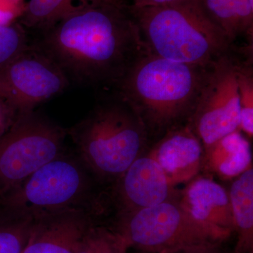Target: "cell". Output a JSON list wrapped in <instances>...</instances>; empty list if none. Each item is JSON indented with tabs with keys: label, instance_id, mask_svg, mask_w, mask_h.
I'll use <instances>...</instances> for the list:
<instances>
[{
	"label": "cell",
	"instance_id": "cell-10",
	"mask_svg": "<svg viewBox=\"0 0 253 253\" xmlns=\"http://www.w3.org/2000/svg\"><path fill=\"white\" fill-rule=\"evenodd\" d=\"M158 163L148 156L136 158L109 188L110 202L116 214H126L178 199Z\"/></svg>",
	"mask_w": 253,
	"mask_h": 253
},
{
	"label": "cell",
	"instance_id": "cell-20",
	"mask_svg": "<svg viewBox=\"0 0 253 253\" xmlns=\"http://www.w3.org/2000/svg\"><path fill=\"white\" fill-rule=\"evenodd\" d=\"M252 57L246 62L237 61L236 81L239 89L240 109L239 129L248 137L253 135V68Z\"/></svg>",
	"mask_w": 253,
	"mask_h": 253
},
{
	"label": "cell",
	"instance_id": "cell-21",
	"mask_svg": "<svg viewBox=\"0 0 253 253\" xmlns=\"http://www.w3.org/2000/svg\"><path fill=\"white\" fill-rule=\"evenodd\" d=\"M31 44L27 31L21 23L0 24V68L24 52Z\"/></svg>",
	"mask_w": 253,
	"mask_h": 253
},
{
	"label": "cell",
	"instance_id": "cell-2",
	"mask_svg": "<svg viewBox=\"0 0 253 253\" xmlns=\"http://www.w3.org/2000/svg\"><path fill=\"white\" fill-rule=\"evenodd\" d=\"M210 66L175 62L145 51L116 84L118 96L137 113L149 134H164L188 121Z\"/></svg>",
	"mask_w": 253,
	"mask_h": 253
},
{
	"label": "cell",
	"instance_id": "cell-26",
	"mask_svg": "<svg viewBox=\"0 0 253 253\" xmlns=\"http://www.w3.org/2000/svg\"><path fill=\"white\" fill-rule=\"evenodd\" d=\"M0 99H3L2 98H1V95H0Z\"/></svg>",
	"mask_w": 253,
	"mask_h": 253
},
{
	"label": "cell",
	"instance_id": "cell-9",
	"mask_svg": "<svg viewBox=\"0 0 253 253\" xmlns=\"http://www.w3.org/2000/svg\"><path fill=\"white\" fill-rule=\"evenodd\" d=\"M70 85L62 71L32 44L0 68V95L18 115L34 111Z\"/></svg>",
	"mask_w": 253,
	"mask_h": 253
},
{
	"label": "cell",
	"instance_id": "cell-6",
	"mask_svg": "<svg viewBox=\"0 0 253 253\" xmlns=\"http://www.w3.org/2000/svg\"><path fill=\"white\" fill-rule=\"evenodd\" d=\"M113 226L126 239L129 249L141 252L173 253L223 243L195 221L181 208L178 199L135 212L116 214Z\"/></svg>",
	"mask_w": 253,
	"mask_h": 253
},
{
	"label": "cell",
	"instance_id": "cell-8",
	"mask_svg": "<svg viewBox=\"0 0 253 253\" xmlns=\"http://www.w3.org/2000/svg\"><path fill=\"white\" fill-rule=\"evenodd\" d=\"M236 62L230 51L208 67L199 97L187 121L203 146L239 129L241 109Z\"/></svg>",
	"mask_w": 253,
	"mask_h": 253
},
{
	"label": "cell",
	"instance_id": "cell-4",
	"mask_svg": "<svg viewBox=\"0 0 253 253\" xmlns=\"http://www.w3.org/2000/svg\"><path fill=\"white\" fill-rule=\"evenodd\" d=\"M67 134L76 154L107 189L144 155L149 136L137 113L118 96L95 106Z\"/></svg>",
	"mask_w": 253,
	"mask_h": 253
},
{
	"label": "cell",
	"instance_id": "cell-7",
	"mask_svg": "<svg viewBox=\"0 0 253 253\" xmlns=\"http://www.w3.org/2000/svg\"><path fill=\"white\" fill-rule=\"evenodd\" d=\"M67 135V129L35 111L18 115L0 138V195L62 154Z\"/></svg>",
	"mask_w": 253,
	"mask_h": 253
},
{
	"label": "cell",
	"instance_id": "cell-3",
	"mask_svg": "<svg viewBox=\"0 0 253 253\" xmlns=\"http://www.w3.org/2000/svg\"><path fill=\"white\" fill-rule=\"evenodd\" d=\"M129 9L145 51L175 62L208 66L233 48L225 31L213 21L202 0Z\"/></svg>",
	"mask_w": 253,
	"mask_h": 253
},
{
	"label": "cell",
	"instance_id": "cell-25",
	"mask_svg": "<svg viewBox=\"0 0 253 253\" xmlns=\"http://www.w3.org/2000/svg\"><path fill=\"white\" fill-rule=\"evenodd\" d=\"M139 253H149L141 252V251H139Z\"/></svg>",
	"mask_w": 253,
	"mask_h": 253
},
{
	"label": "cell",
	"instance_id": "cell-17",
	"mask_svg": "<svg viewBox=\"0 0 253 253\" xmlns=\"http://www.w3.org/2000/svg\"><path fill=\"white\" fill-rule=\"evenodd\" d=\"M33 219L31 213L6 204L0 195V253H23Z\"/></svg>",
	"mask_w": 253,
	"mask_h": 253
},
{
	"label": "cell",
	"instance_id": "cell-18",
	"mask_svg": "<svg viewBox=\"0 0 253 253\" xmlns=\"http://www.w3.org/2000/svg\"><path fill=\"white\" fill-rule=\"evenodd\" d=\"M106 0H29L20 16V23L33 31H45L73 9Z\"/></svg>",
	"mask_w": 253,
	"mask_h": 253
},
{
	"label": "cell",
	"instance_id": "cell-19",
	"mask_svg": "<svg viewBox=\"0 0 253 253\" xmlns=\"http://www.w3.org/2000/svg\"><path fill=\"white\" fill-rule=\"evenodd\" d=\"M129 249L126 239L113 226L96 220L83 236L77 253H127Z\"/></svg>",
	"mask_w": 253,
	"mask_h": 253
},
{
	"label": "cell",
	"instance_id": "cell-11",
	"mask_svg": "<svg viewBox=\"0 0 253 253\" xmlns=\"http://www.w3.org/2000/svg\"><path fill=\"white\" fill-rule=\"evenodd\" d=\"M179 191L178 201L195 221L221 242L234 232L229 193L210 176L197 175Z\"/></svg>",
	"mask_w": 253,
	"mask_h": 253
},
{
	"label": "cell",
	"instance_id": "cell-16",
	"mask_svg": "<svg viewBox=\"0 0 253 253\" xmlns=\"http://www.w3.org/2000/svg\"><path fill=\"white\" fill-rule=\"evenodd\" d=\"M208 14L233 42L242 34L253 40V4L249 0H202Z\"/></svg>",
	"mask_w": 253,
	"mask_h": 253
},
{
	"label": "cell",
	"instance_id": "cell-5",
	"mask_svg": "<svg viewBox=\"0 0 253 253\" xmlns=\"http://www.w3.org/2000/svg\"><path fill=\"white\" fill-rule=\"evenodd\" d=\"M1 196L6 204L33 215L81 211L100 219L111 207L107 188L76 152L66 149Z\"/></svg>",
	"mask_w": 253,
	"mask_h": 253
},
{
	"label": "cell",
	"instance_id": "cell-22",
	"mask_svg": "<svg viewBox=\"0 0 253 253\" xmlns=\"http://www.w3.org/2000/svg\"><path fill=\"white\" fill-rule=\"evenodd\" d=\"M18 113L4 99H0V138L6 132L18 118Z\"/></svg>",
	"mask_w": 253,
	"mask_h": 253
},
{
	"label": "cell",
	"instance_id": "cell-1",
	"mask_svg": "<svg viewBox=\"0 0 253 253\" xmlns=\"http://www.w3.org/2000/svg\"><path fill=\"white\" fill-rule=\"evenodd\" d=\"M31 44L62 71L71 84L116 85L145 52L129 5L106 0L79 6Z\"/></svg>",
	"mask_w": 253,
	"mask_h": 253
},
{
	"label": "cell",
	"instance_id": "cell-24",
	"mask_svg": "<svg viewBox=\"0 0 253 253\" xmlns=\"http://www.w3.org/2000/svg\"><path fill=\"white\" fill-rule=\"evenodd\" d=\"M13 1H21V0H13Z\"/></svg>",
	"mask_w": 253,
	"mask_h": 253
},
{
	"label": "cell",
	"instance_id": "cell-13",
	"mask_svg": "<svg viewBox=\"0 0 253 253\" xmlns=\"http://www.w3.org/2000/svg\"><path fill=\"white\" fill-rule=\"evenodd\" d=\"M203 154L202 142L187 123L168 129L147 154L158 163L171 185L176 188L199 175Z\"/></svg>",
	"mask_w": 253,
	"mask_h": 253
},
{
	"label": "cell",
	"instance_id": "cell-14",
	"mask_svg": "<svg viewBox=\"0 0 253 253\" xmlns=\"http://www.w3.org/2000/svg\"><path fill=\"white\" fill-rule=\"evenodd\" d=\"M252 167V151L240 129L204 146L202 168L223 180L235 179Z\"/></svg>",
	"mask_w": 253,
	"mask_h": 253
},
{
	"label": "cell",
	"instance_id": "cell-12",
	"mask_svg": "<svg viewBox=\"0 0 253 253\" xmlns=\"http://www.w3.org/2000/svg\"><path fill=\"white\" fill-rule=\"evenodd\" d=\"M33 216L31 234L23 253H77L86 230L99 219L81 211Z\"/></svg>",
	"mask_w": 253,
	"mask_h": 253
},
{
	"label": "cell",
	"instance_id": "cell-15",
	"mask_svg": "<svg viewBox=\"0 0 253 253\" xmlns=\"http://www.w3.org/2000/svg\"><path fill=\"white\" fill-rule=\"evenodd\" d=\"M234 231L237 234L235 253L253 252V166L234 179L228 191Z\"/></svg>",
	"mask_w": 253,
	"mask_h": 253
},
{
	"label": "cell",
	"instance_id": "cell-23",
	"mask_svg": "<svg viewBox=\"0 0 253 253\" xmlns=\"http://www.w3.org/2000/svg\"><path fill=\"white\" fill-rule=\"evenodd\" d=\"M222 243H214L202 245V246H194L173 253H235L234 251H225L221 248Z\"/></svg>",
	"mask_w": 253,
	"mask_h": 253
}]
</instances>
